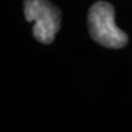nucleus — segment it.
<instances>
[{"mask_svg":"<svg viewBox=\"0 0 132 132\" xmlns=\"http://www.w3.org/2000/svg\"><path fill=\"white\" fill-rule=\"evenodd\" d=\"M88 28L93 40L103 47L120 49L126 45L127 34L116 27L113 5L105 1H97L88 12Z\"/></svg>","mask_w":132,"mask_h":132,"instance_id":"obj_1","label":"nucleus"},{"mask_svg":"<svg viewBox=\"0 0 132 132\" xmlns=\"http://www.w3.org/2000/svg\"><path fill=\"white\" fill-rule=\"evenodd\" d=\"M23 9L26 20L34 22V38L44 44L52 43L60 28V10L48 0H24Z\"/></svg>","mask_w":132,"mask_h":132,"instance_id":"obj_2","label":"nucleus"}]
</instances>
